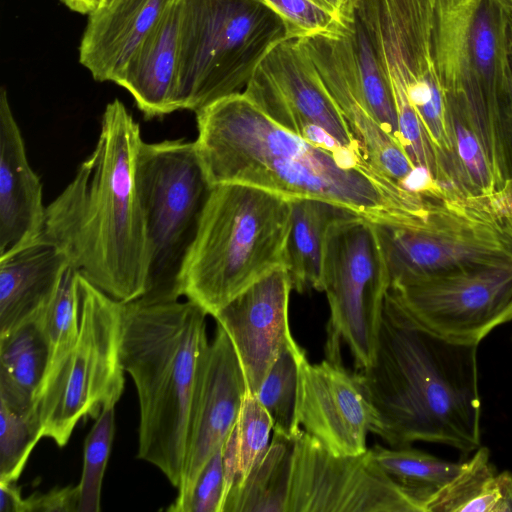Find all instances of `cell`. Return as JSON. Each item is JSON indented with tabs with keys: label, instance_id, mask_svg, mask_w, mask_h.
Returning a JSON list of instances; mask_svg holds the SVG:
<instances>
[{
	"label": "cell",
	"instance_id": "obj_1",
	"mask_svg": "<svg viewBox=\"0 0 512 512\" xmlns=\"http://www.w3.org/2000/svg\"><path fill=\"white\" fill-rule=\"evenodd\" d=\"M196 150L211 186L239 183L287 198H316L378 225L415 224L430 196L412 190L363 152H331L286 129L243 92L196 112Z\"/></svg>",
	"mask_w": 512,
	"mask_h": 512
},
{
	"label": "cell",
	"instance_id": "obj_32",
	"mask_svg": "<svg viewBox=\"0 0 512 512\" xmlns=\"http://www.w3.org/2000/svg\"><path fill=\"white\" fill-rule=\"evenodd\" d=\"M115 406L104 407L84 443L83 470L78 483V512H99L103 478L114 437Z\"/></svg>",
	"mask_w": 512,
	"mask_h": 512
},
{
	"label": "cell",
	"instance_id": "obj_33",
	"mask_svg": "<svg viewBox=\"0 0 512 512\" xmlns=\"http://www.w3.org/2000/svg\"><path fill=\"white\" fill-rule=\"evenodd\" d=\"M41 438L35 411L17 412L0 402V481L17 482Z\"/></svg>",
	"mask_w": 512,
	"mask_h": 512
},
{
	"label": "cell",
	"instance_id": "obj_4",
	"mask_svg": "<svg viewBox=\"0 0 512 512\" xmlns=\"http://www.w3.org/2000/svg\"><path fill=\"white\" fill-rule=\"evenodd\" d=\"M207 315L190 300L123 303L121 360L139 400L137 457L176 488L198 365L209 343Z\"/></svg>",
	"mask_w": 512,
	"mask_h": 512
},
{
	"label": "cell",
	"instance_id": "obj_14",
	"mask_svg": "<svg viewBox=\"0 0 512 512\" xmlns=\"http://www.w3.org/2000/svg\"><path fill=\"white\" fill-rule=\"evenodd\" d=\"M386 296L438 336L479 343L512 321V264L485 265L391 285Z\"/></svg>",
	"mask_w": 512,
	"mask_h": 512
},
{
	"label": "cell",
	"instance_id": "obj_6",
	"mask_svg": "<svg viewBox=\"0 0 512 512\" xmlns=\"http://www.w3.org/2000/svg\"><path fill=\"white\" fill-rule=\"evenodd\" d=\"M290 199L255 186L214 185L180 275V294L214 317L285 266Z\"/></svg>",
	"mask_w": 512,
	"mask_h": 512
},
{
	"label": "cell",
	"instance_id": "obj_10",
	"mask_svg": "<svg viewBox=\"0 0 512 512\" xmlns=\"http://www.w3.org/2000/svg\"><path fill=\"white\" fill-rule=\"evenodd\" d=\"M391 285L471 269L512 264V220L485 196H435L414 225H378Z\"/></svg>",
	"mask_w": 512,
	"mask_h": 512
},
{
	"label": "cell",
	"instance_id": "obj_37",
	"mask_svg": "<svg viewBox=\"0 0 512 512\" xmlns=\"http://www.w3.org/2000/svg\"><path fill=\"white\" fill-rule=\"evenodd\" d=\"M0 512H26L25 498L17 482L0 481Z\"/></svg>",
	"mask_w": 512,
	"mask_h": 512
},
{
	"label": "cell",
	"instance_id": "obj_11",
	"mask_svg": "<svg viewBox=\"0 0 512 512\" xmlns=\"http://www.w3.org/2000/svg\"><path fill=\"white\" fill-rule=\"evenodd\" d=\"M388 80L399 123L419 117L435 154L455 153L454 132L432 53L434 0H351Z\"/></svg>",
	"mask_w": 512,
	"mask_h": 512
},
{
	"label": "cell",
	"instance_id": "obj_41",
	"mask_svg": "<svg viewBox=\"0 0 512 512\" xmlns=\"http://www.w3.org/2000/svg\"><path fill=\"white\" fill-rule=\"evenodd\" d=\"M510 22H509V33H508V46H509V58H510V64L512 68V13L510 16Z\"/></svg>",
	"mask_w": 512,
	"mask_h": 512
},
{
	"label": "cell",
	"instance_id": "obj_27",
	"mask_svg": "<svg viewBox=\"0 0 512 512\" xmlns=\"http://www.w3.org/2000/svg\"><path fill=\"white\" fill-rule=\"evenodd\" d=\"M293 448L294 439L273 433L260 461L227 493L221 512H285Z\"/></svg>",
	"mask_w": 512,
	"mask_h": 512
},
{
	"label": "cell",
	"instance_id": "obj_23",
	"mask_svg": "<svg viewBox=\"0 0 512 512\" xmlns=\"http://www.w3.org/2000/svg\"><path fill=\"white\" fill-rule=\"evenodd\" d=\"M179 0L141 43L114 83L126 89L147 117L177 109L179 68Z\"/></svg>",
	"mask_w": 512,
	"mask_h": 512
},
{
	"label": "cell",
	"instance_id": "obj_38",
	"mask_svg": "<svg viewBox=\"0 0 512 512\" xmlns=\"http://www.w3.org/2000/svg\"><path fill=\"white\" fill-rule=\"evenodd\" d=\"M485 197L495 212L512 220V177L500 189Z\"/></svg>",
	"mask_w": 512,
	"mask_h": 512
},
{
	"label": "cell",
	"instance_id": "obj_5",
	"mask_svg": "<svg viewBox=\"0 0 512 512\" xmlns=\"http://www.w3.org/2000/svg\"><path fill=\"white\" fill-rule=\"evenodd\" d=\"M507 0H434L432 53L448 106L473 131L497 190L512 177Z\"/></svg>",
	"mask_w": 512,
	"mask_h": 512
},
{
	"label": "cell",
	"instance_id": "obj_12",
	"mask_svg": "<svg viewBox=\"0 0 512 512\" xmlns=\"http://www.w3.org/2000/svg\"><path fill=\"white\" fill-rule=\"evenodd\" d=\"M336 36L299 40L339 106L367 158L388 176L402 180L413 163L404 150L388 80L366 29L351 7Z\"/></svg>",
	"mask_w": 512,
	"mask_h": 512
},
{
	"label": "cell",
	"instance_id": "obj_21",
	"mask_svg": "<svg viewBox=\"0 0 512 512\" xmlns=\"http://www.w3.org/2000/svg\"><path fill=\"white\" fill-rule=\"evenodd\" d=\"M178 0H110L88 14L79 62L100 82H114Z\"/></svg>",
	"mask_w": 512,
	"mask_h": 512
},
{
	"label": "cell",
	"instance_id": "obj_9",
	"mask_svg": "<svg viewBox=\"0 0 512 512\" xmlns=\"http://www.w3.org/2000/svg\"><path fill=\"white\" fill-rule=\"evenodd\" d=\"M137 183L150 249L146 301L178 300L180 275L196 238L210 185L195 142H142Z\"/></svg>",
	"mask_w": 512,
	"mask_h": 512
},
{
	"label": "cell",
	"instance_id": "obj_20",
	"mask_svg": "<svg viewBox=\"0 0 512 512\" xmlns=\"http://www.w3.org/2000/svg\"><path fill=\"white\" fill-rule=\"evenodd\" d=\"M46 207L42 184L29 165L24 140L7 91L0 93V258L43 235Z\"/></svg>",
	"mask_w": 512,
	"mask_h": 512
},
{
	"label": "cell",
	"instance_id": "obj_22",
	"mask_svg": "<svg viewBox=\"0 0 512 512\" xmlns=\"http://www.w3.org/2000/svg\"><path fill=\"white\" fill-rule=\"evenodd\" d=\"M70 265L66 254L43 237L0 258V337L37 321Z\"/></svg>",
	"mask_w": 512,
	"mask_h": 512
},
{
	"label": "cell",
	"instance_id": "obj_7",
	"mask_svg": "<svg viewBox=\"0 0 512 512\" xmlns=\"http://www.w3.org/2000/svg\"><path fill=\"white\" fill-rule=\"evenodd\" d=\"M177 109L195 113L243 92L259 63L289 39L263 0H179Z\"/></svg>",
	"mask_w": 512,
	"mask_h": 512
},
{
	"label": "cell",
	"instance_id": "obj_18",
	"mask_svg": "<svg viewBox=\"0 0 512 512\" xmlns=\"http://www.w3.org/2000/svg\"><path fill=\"white\" fill-rule=\"evenodd\" d=\"M298 425L337 456L367 451L371 407L357 373L342 361L312 364L306 351L299 357L296 405Z\"/></svg>",
	"mask_w": 512,
	"mask_h": 512
},
{
	"label": "cell",
	"instance_id": "obj_44",
	"mask_svg": "<svg viewBox=\"0 0 512 512\" xmlns=\"http://www.w3.org/2000/svg\"><path fill=\"white\" fill-rule=\"evenodd\" d=\"M510 96H511V105H512V85H511V90H510Z\"/></svg>",
	"mask_w": 512,
	"mask_h": 512
},
{
	"label": "cell",
	"instance_id": "obj_42",
	"mask_svg": "<svg viewBox=\"0 0 512 512\" xmlns=\"http://www.w3.org/2000/svg\"><path fill=\"white\" fill-rule=\"evenodd\" d=\"M109 1H110V0H99V5H101V4H105V3L109 2ZM99 5H98V6H99Z\"/></svg>",
	"mask_w": 512,
	"mask_h": 512
},
{
	"label": "cell",
	"instance_id": "obj_31",
	"mask_svg": "<svg viewBox=\"0 0 512 512\" xmlns=\"http://www.w3.org/2000/svg\"><path fill=\"white\" fill-rule=\"evenodd\" d=\"M304 352L298 343L284 350L256 394L272 418L273 433L290 439H295L303 430L297 423L296 405L299 357Z\"/></svg>",
	"mask_w": 512,
	"mask_h": 512
},
{
	"label": "cell",
	"instance_id": "obj_30",
	"mask_svg": "<svg viewBox=\"0 0 512 512\" xmlns=\"http://www.w3.org/2000/svg\"><path fill=\"white\" fill-rule=\"evenodd\" d=\"M80 276L72 265L66 269L54 298L35 322L48 349L45 373L70 350L78 337Z\"/></svg>",
	"mask_w": 512,
	"mask_h": 512
},
{
	"label": "cell",
	"instance_id": "obj_8",
	"mask_svg": "<svg viewBox=\"0 0 512 512\" xmlns=\"http://www.w3.org/2000/svg\"><path fill=\"white\" fill-rule=\"evenodd\" d=\"M80 326L70 350L45 373L34 400L42 435L65 446L84 417L120 400L123 302L80 276Z\"/></svg>",
	"mask_w": 512,
	"mask_h": 512
},
{
	"label": "cell",
	"instance_id": "obj_40",
	"mask_svg": "<svg viewBox=\"0 0 512 512\" xmlns=\"http://www.w3.org/2000/svg\"><path fill=\"white\" fill-rule=\"evenodd\" d=\"M61 2L72 11L87 15L99 5V0H61Z\"/></svg>",
	"mask_w": 512,
	"mask_h": 512
},
{
	"label": "cell",
	"instance_id": "obj_2",
	"mask_svg": "<svg viewBox=\"0 0 512 512\" xmlns=\"http://www.w3.org/2000/svg\"><path fill=\"white\" fill-rule=\"evenodd\" d=\"M139 124L114 99L89 158L45 212L42 237L92 285L120 302L146 291L150 249L137 183Z\"/></svg>",
	"mask_w": 512,
	"mask_h": 512
},
{
	"label": "cell",
	"instance_id": "obj_29",
	"mask_svg": "<svg viewBox=\"0 0 512 512\" xmlns=\"http://www.w3.org/2000/svg\"><path fill=\"white\" fill-rule=\"evenodd\" d=\"M271 431H273L271 416L257 395L247 387L236 425L223 446L224 498L231 488L246 479L263 457L271 441Z\"/></svg>",
	"mask_w": 512,
	"mask_h": 512
},
{
	"label": "cell",
	"instance_id": "obj_19",
	"mask_svg": "<svg viewBox=\"0 0 512 512\" xmlns=\"http://www.w3.org/2000/svg\"><path fill=\"white\" fill-rule=\"evenodd\" d=\"M292 290L286 267H278L213 317L230 338L247 387L255 394L281 353L297 344L288 317Z\"/></svg>",
	"mask_w": 512,
	"mask_h": 512
},
{
	"label": "cell",
	"instance_id": "obj_3",
	"mask_svg": "<svg viewBox=\"0 0 512 512\" xmlns=\"http://www.w3.org/2000/svg\"><path fill=\"white\" fill-rule=\"evenodd\" d=\"M478 346L419 327L386 296L375 361L356 372L371 407L370 432L393 448L421 441L476 451Z\"/></svg>",
	"mask_w": 512,
	"mask_h": 512
},
{
	"label": "cell",
	"instance_id": "obj_34",
	"mask_svg": "<svg viewBox=\"0 0 512 512\" xmlns=\"http://www.w3.org/2000/svg\"><path fill=\"white\" fill-rule=\"evenodd\" d=\"M282 19L289 39L323 35L336 36L343 32L344 18L328 12L311 0H263Z\"/></svg>",
	"mask_w": 512,
	"mask_h": 512
},
{
	"label": "cell",
	"instance_id": "obj_25",
	"mask_svg": "<svg viewBox=\"0 0 512 512\" xmlns=\"http://www.w3.org/2000/svg\"><path fill=\"white\" fill-rule=\"evenodd\" d=\"M427 512H512V473L497 472L480 446L427 505Z\"/></svg>",
	"mask_w": 512,
	"mask_h": 512
},
{
	"label": "cell",
	"instance_id": "obj_16",
	"mask_svg": "<svg viewBox=\"0 0 512 512\" xmlns=\"http://www.w3.org/2000/svg\"><path fill=\"white\" fill-rule=\"evenodd\" d=\"M285 512H424L371 452L337 456L302 430L294 439Z\"/></svg>",
	"mask_w": 512,
	"mask_h": 512
},
{
	"label": "cell",
	"instance_id": "obj_26",
	"mask_svg": "<svg viewBox=\"0 0 512 512\" xmlns=\"http://www.w3.org/2000/svg\"><path fill=\"white\" fill-rule=\"evenodd\" d=\"M47 360V345L35 323L1 336L0 402L17 412L35 411Z\"/></svg>",
	"mask_w": 512,
	"mask_h": 512
},
{
	"label": "cell",
	"instance_id": "obj_13",
	"mask_svg": "<svg viewBox=\"0 0 512 512\" xmlns=\"http://www.w3.org/2000/svg\"><path fill=\"white\" fill-rule=\"evenodd\" d=\"M390 284L377 224L358 215L333 221L322 260V291L330 311L326 343L344 341L357 370L375 361Z\"/></svg>",
	"mask_w": 512,
	"mask_h": 512
},
{
	"label": "cell",
	"instance_id": "obj_43",
	"mask_svg": "<svg viewBox=\"0 0 512 512\" xmlns=\"http://www.w3.org/2000/svg\"><path fill=\"white\" fill-rule=\"evenodd\" d=\"M507 1H508L509 5H510V8L512 10V0H507Z\"/></svg>",
	"mask_w": 512,
	"mask_h": 512
},
{
	"label": "cell",
	"instance_id": "obj_36",
	"mask_svg": "<svg viewBox=\"0 0 512 512\" xmlns=\"http://www.w3.org/2000/svg\"><path fill=\"white\" fill-rule=\"evenodd\" d=\"M78 486L53 488L48 492H35L25 498L26 512H78Z\"/></svg>",
	"mask_w": 512,
	"mask_h": 512
},
{
	"label": "cell",
	"instance_id": "obj_28",
	"mask_svg": "<svg viewBox=\"0 0 512 512\" xmlns=\"http://www.w3.org/2000/svg\"><path fill=\"white\" fill-rule=\"evenodd\" d=\"M377 466L427 512L428 503L460 472L463 462H450L409 447L369 449Z\"/></svg>",
	"mask_w": 512,
	"mask_h": 512
},
{
	"label": "cell",
	"instance_id": "obj_24",
	"mask_svg": "<svg viewBox=\"0 0 512 512\" xmlns=\"http://www.w3.org/2000/svg\"><path fill=\"white\" fill-rule=\"evenodd\" d=\"M290 229L285 247V267L292 288L298 293L322 292V260L329 225L356 215L347 209L316 198H290Z\"/></svg>",
	"mask_w": 512,
	"mask_h": 512
},
{
	"label": "cell",
	"instance_id": "obj_17",
	"mask_svg": "<svg viewBox=\"0 0 512 512\" xmlns=\"http://www.w3.org/2000/svg\"><path fill=\"white\" fill-rule=\"evenodd\" d=\"M246 380L223 327L204 349L191 401L182 480L175 501L167 508L183 512L196 481L210 458L225 444L240 412Z\"/></svg>",
	"mask_w": 512,
	"mask_h": 512
},
{
	"label": "cell",
	"instance_id": "obj_35",
	"mask_svg": "<svg viewBox=\"0 0 512 512\" xmlns=\"http://www.w3.org/2000/svg\"><path fill=\"white\" fill-rule=\"evenodd\" d=\"M224 492L225 468L221 447L201 471L183 512H221Z\"/></svg>",
	"mask_w": 512,
	"mask_h": 512
},
{
	"label": "cell",
	"instance_id": "obj_15",
	"mask_svg": "<svg viewBox=\"0 0 512 512\" xmlns=\"http://www.w3.org/2000/svg\"><path fill=\"white\" fill-rule=\"evenodd\" d=\"M243 93L277 123L314 145L331 152L363 151L297 39L274 45Z\"/></svg>",
	"mask_w": 512,
	"mask_h": 512
},
{
	"label": "cell",
	"instance_id": "obj_39",
	"mask_svg": "<svg viewBox=\"0 0 512 512\" xmlns=\"http://www.w3.org/2000/svg\"><path fill=\"white\" fill-rule=\"evenodd\" d=\"M321 8L327 10L328 12L338 16L339 18H344L346 14L351 0H311Z\"/></svg>",
	"mask_w": 512,
	"mask_h": 512
}]
</instances>
